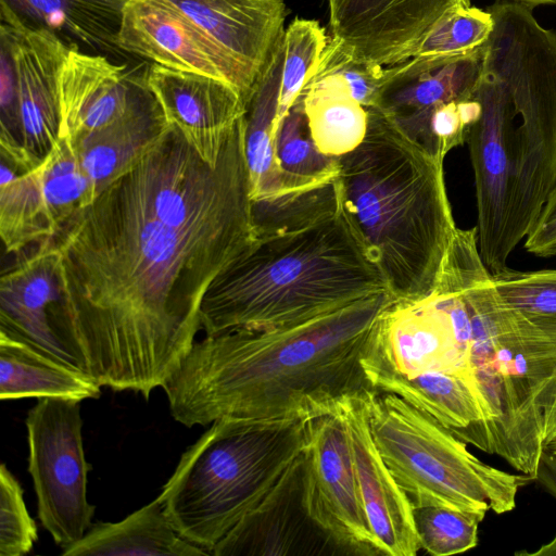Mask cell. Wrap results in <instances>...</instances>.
I'll use <instances>...</instances> for the list:
<instances>
[{"mask_svg": "<svg viewBox=\"0 0 556 556\" xmlns=\"http://www.w3.org/2000/svg\"><path fill=\"white\" fill-rule=\"evenodd\" d=\"M244 191L186 192L147 160L54 237L63 317L101 387L149 399L201 329L213 282L255 240Z\"/></svg>", "mask_w": 556, "mask_h": 556, "instance_id": "1", "label": "cell"}, {"mask_svg": "<svg viewBox=\"0 0 556 556\" xmlns=\"http://www.w3.org/2000/svg\"><path fill=\"white\" fill-rule=\"evenodd\" d=\"M395 300L386 291L295 325L206 336L162 387L172 417L190 428L336 414L349 396L375 390L364 358Z\"/></svg>", "mask_w": 556, "mask_h": 556, "instance_id": "2", "label": "cell"}, {"mask_svg": "<svg viewBox=\"0 0 556 556\" xmlns=\"http://www.w3.org/2000/svg\"><path fill=\"white\" fill-rule=\"evenodd\" d=\"M362 142L339 157L343 205L397 300H418L439 281L457 229L443 162L367 109Z\"/></svg>", "mask_w": 556, "mask_h": 556, "instance_id": "3", "label": "cell"}, {"mask_svg": "<svg viewBox=\"0 0 556 556\" xmlns=\"http://www.w3.org/2000/svg\"><path fill=\"white\" fill-rule=\"evenodd\" d=\"M386 291L383 274L343 207L305 228L256 237L210 287L201 329L212 336L286 327Z\"/></svg>", "mask_w": 556, "mask_h": 556, "instance_id": "4", "label": "cell"}, {"mask_svg": "<svg viewBox=\"0 0 556 556\" xmlns=\"http://www.w3.org/2000/svg\"><path fill=\"white\" fill-rule=\"evenodd\" d=\"M307 421L212 422L181 455L157 496L177 533L211 554L300 458Z\"/></svg>", "mask_w": 556, "mask_h": 556, "instance_id": "5", "label": "cell"}, {"mask_svg": "<svg viewBox=\"0 0 556 556\" xmlns=\"http://www.w3.org/2000/svg\"><path fill=\"white\" fill-rule=\"evenodd\" d=\"M463 300L471 321L467 374L484 413L478 448L534 479L544 452L542 396L554 369L495 288H472Z\"/></svg>", "mask_w": 556, "mask_h": 556, "instance_id": "6", "label": "cell"}, {"mask_svg": "<svg viewBox=\"0 0 556 556\" xmlns=\"http://www.w3.org/2000/svg\"><path fill=\"white\" fill-rule=\"evenodd\" d=\"M494 27L484 45L498 64L516 112V166L506 251L535 223L556 182V33L532 9L497 0L486 9Z\"/></svg>", "mask_w": 556, "mask_h": 556, "instance_id": "7", "label": "cell"}, {"mask_svg": "<svg viewBox=\"0 0 556 556\" xmlns=\"http://www.w3.org/2000/svg\"><path fill=\"white\" fill-rule=\"evenodd\" d=\"M375 444L412 505L441 504L485 516L516 507L527 475L492 467L431 416L390 392L369 393Z\"/></svg>", "mask_w": 556, "mask_h": 556, "instance_id": "8", "label": "cell"}, {"mask_svg": "<svg viewBox=\"0 0 556 556\" xmlns=\"http://www.w3.org/2000/svg\"><path fill=\"white\" fill-rule=\"evenodd\" d=\"M79 403L38 399L25 421L38 517L63 548L88 532L96 510L87 500L90 466L84 452Z\"/></svg>", "mask_w": 556, "mask_h": 556, "instance_id": "9", "label": "cell"}, {"mask_svg": "<svg viewBox=\"0 0 556 556\" xmlns=\"http://www.w3.org/2000/svg\"><path fill=\"white\" fill-rule=\"evenodd\" d=\"M471 97L481 105L466 142L475 175L478 245L483 262L495 274L507 267L509 257L506 232L515 180L516 112L507 81L484 47Z\"/></svg>", "mask_w": 556, "mask_h": 556, "instance_id": "10", "label": "cell"}, {"mask_svg": "<svg viewBox=\"0 0 556 556\" xmlns=\"http://www.w3.org/2000/svg\"><path fill=\"white\" fill-rule=\"evenodd\" d=\"M302 489L307 516L333 546L353 555H382L364 511L349 432L338 414L307 421Z\"/></svg>", "mask_w": 556, "mask_h": 556, "instance_id": "11", "label": "cell"}, {"mask_svg": "<svg viewBox=\"0 0 556 556\" xmlns=\"http://www.w3.org/2000/svg\"><path fill=\"white\" fill-rule=\"evenodd\" d=\"M60 252L54 238L38 243L0 280V331L28 342L89 375L86 356L60 309Z\"/></svg>", "mask_w": 556, "mask_h": 556, "instance_id": "12", "label": "cell"}, {"mask_svg": "<svg viewBox=\"0 0 556 556\" xmlns=\"http://www.w3.org/2000/svg\"><path fill=\"white\" fill-rule=\"evenodd\" d=\"M127 52L168 68L222 79L247 104L257 80L182 14L160 0H126L117 38Z\"/></svg>", "mask_w": 556, "mask_h": 556, "instance_id": "13", "label": "cell"}, {"mask_svg": "<svg viewBox=\"0 0 556 556\" xmlns=\"http://www.w3.org/2000/svg\"><path fill=\"white\" fill-rule=\"evenodd\" d=\"M366 372L415 377L428 371L467 374V356L453 319L434 291L395 300L378 324L364 358Z\"/></svg>", "mask_w": 556, "mask_h": 556, "instance_id": "14", "label": "cell"}, {"mask_svg": "<svg viewBox=\"0 0 556 556\" xmlns=\"http://www.w3.org/2000/svg\"><path fill=\"white\" fill-rule=\"evenodd\" d=\"M0 37L14 62L22 144L42 162L60 137L59 74L72 47L52 31L34 27L0 0Z\"/></svg>", "mask_w": 556, "mask_h": 556, "instance_id": "15", "label": "cell"}, {"mask_svg": "<svg viewBox=\"0 0 556 556\" xmlns=\"http://www.w3.org/2000/svg\"><path fill=\"white\" fill-rule=\"evenodd\" d=\"M470 0H345L330 38L356 59L391 66L413 58L435 24Z\"/></svg>", "mask_w": 556, "mask_h": 556, "instance_id": "16", "label": "cell"}, {"mask_svg": "<svg viewBox=\"0 0 556 556\" xmlns=\"http://www.w3.org/2000/svg\"><path fill=\"white\" fill-rule=\"evenodd\" d=\"M371 391L349 396L336 414L342 418L349 432L364 511L382 555L415 556L420 544L412 503L391 475L371 434Z\"/></svg>", "mask_w": 556, "mask_h": 556, "instance_id": "17", "label": "cell"}, {"mask_svg": "<svg viewBox=\"0 0 556 556\" xmlns=\"http://www.w3.org/2000/svg\"><path fill=\"white\" fill-rule=\"evenodd\" d=\"M146 80L168 124L216 166L229 132L245 113L241 93L222 79L156 63L147 68Z\"/></svg>", "mask_w": 556, "mask_h": 556, "instance_id": "18", "label": "cell"}, {"mask_svg": "<svg viewBox=\"0 0 556 556\" xmlns=\"http://www.w3.org/2000/svg\"><path fill=\"white\" fill-rule=\"evenodd\" d=\"M147 89L146 72L72 47L59 74L60 136L74 146L125 116Z\"/></svg>", "mask_w": 556, "mask_h": 556, "instance_id": "19", "label": "cell"}, {"mask_svg": "<svg viewBox=\"0 0 556 556\" xmlns=\"http://www.w3.org/2000/svg\"><path fill=\"white\" fill-rule=\"evenodd\" d=\"M191 22L257 81L282 43L283 0H160Z\"/></svg>", "mask_w": 556, "mask_h": 556, "instance_id": "20", "label": "cell"}, {"mask_svg": "<svg viewBox=\"0 0 556 556\" xmlns=\"http://www.w3.org/2000/svg\"><path fill=\"white\" fill-rule=\"evenodd\" d=\"M483 47L452 59L412 58L394 64V74L382 90L379 110L407 138L437 108L471 98L477 86Z\"/></svg>", "mask_w": 556, "mask_h": 556, "instance_id": "21", "label": "cell"}, {"mask_svg": "<svg viewBox=\"0 0 556 556\" xmlns=\"http://www.w3.org/2000/svg\"><path fill=\"white\" fill-rule=\"evenodd\" d=\"M169 124L148 88L131 110L73 147L97 198L129 173L157 143Z\"/></svg>", "mask_w": 556, "mask_h": 556, "instance_id": "22", "label": "cell"}, {"mask_svg": "<svg viewBox=\"0 0 556 556\" xmlns=\"http://www.w3.org/2000/svg\"><path fill=\"white\" fill-rule=\"evenodd\" d=\"M302 465L303 453L271 493L226 534L211 554L287 555L303 546L300 539H304V531L317 527L303 505Z\"/></svg>", "mask_w": 556, "mask_h": 556, "instance_id": "23", "label": "cell"}, {"mask_svg": "<svg viewBox=\"0 0 556 556\" xmlns=\"http://www.w3.org/2000/svg\"><path fill=\"white\" fill-rule=\"evenodd\" d=\"M367 375L375 390L396 394L466 444L478 447L484 413L467 375L450 371H428L415 377L384 371Z\"/></svg>", "mask_w": 556, "mask_h": 556, "instance_id": "24", "label": "cell"}, {"mask_svg": "<svg viewBox=\"0 0 556 556\" xmlns=\"http://www.w3.org/2000/svg\"><path fill=\"white\" fill-rule=\"evenodd\" d=\"M101 386L90 376L35 345L0 331V400L98 399Z\"/></svg>", "mask_w": 556, "mask_h": 556, "instance_id": "25", "label": "cell"}, {"mask_svg": "<svg viewBox=\"0 0 556 556\" xmlns=\"http://www.w3.org/2000/svg\"><path fill=\"white\" fill-rule=\"evenodd\" d=\"M208 553L180 536L168 521L161 501L151 503L117 522H100L75 543L65 556H199Z\"/></svg>", "mask_w": 556, "mask_h": 556, "instance_id": "26", "label": "cell"}, {"mask_svg": "<svg viewBox=\"0 0 556 556\" xmlns=\"http://www.w3.org/2000/svg\"><path fill=\"white\" fill-rule=\"evenodd\" d=\"M26 24L46 28L70 47L110 53L117 38L126 0H2Z\"/></svg>", "mask_w": 556, "mask_h": 556, "instance_id": "27", "label": "cell"}, {"mask_svg": "<svg viewBox=\"0 0 556 556\" xmlns=\"http://www.w3.org/2000/svg\"><path fill=\"white\" fill-rule=\"evenodd\" d=\"M282 43L245 104L244 151L252 201L283 192L276 159Z\"/></svg>", "mask_w": 556, "mask_h": 556, "instance_id": "28", "label": "cell"}, {"mask_svg": "<svg viewBox=\"0 0 556 556\" xmlns=\"http://www.w3.org/2000/svg\"><path fill=\"white\" fill-rule=\"evenodd\" d=\"M300 98L312 138L323 153L340 157L362 142L368 111L337 77L314 75Z\"/></svg>", "mask_w": 556, "mask_h": 556, "instance_id": "29", "label": "cell"}, {"mask_svg": "<svg viewBox=\"0 0 556 556\" xmlns=\"http://www.w3.org/2000/svg\"><path fill=\"white\" fill-rule=\"evenodd\" d=\"M0 236L7 253H16L31 243L54 238L38 166L26 169L1 156Z\"/></svg>", "mask_w": 556, "mask_h": 556, "instance_id": "30", "label": "cell"}, {"mask_svg": "<svg viewBox=\"0 0 556 556\" xmlns=\"http://www.w3.org/2000/svg\"><path fill=\"white\" fill-rule=\"evenodd\" d=\"M276 159L283 192L308 188L339 175V157L323 153L312 138L300 97L278 123Z\"/></svg>", "mask_w": 556, "mask_h": 556, "instance_id": "31", "label": "cell"}, {"mask_svg": "<svg viewBox=\"0 0 556 556\" xmlns=\"http://www.w3.org/2000/svg\"><path fill=\"white\" fill-rule=\"evenodd\" d=\"M339 175L321 184L252 201L256 237L298 230L343 210Z\"/></svg>", "mask_w": 556, "mask_h": 556, "instance_id": "32", "label": "cell"}, {"mask_svg": "<svg viewBox=\"0 0 556 556\" xmlns=\"http://www.w3.org/2000/svg\"><path fill=\"white\" fill-rule=\"evenodd\" d=\"M38 175L47 213L56 236L76 212L96 200L92 184L65 136L59 137L38 165Z\"/></svg>", "mask_w": 556, "mask_h": 556, "instance_id": "33", "label": "cell"}, {"mask_svg": "<svg viewBox=\"0 0 556 556\" xmlns=\"http://www.w3.org/2000/svg\"><path fill=\"white\" fill-rule=\"evenodd\" d=\"M329 36L318 21L295 17L282 38V67L278 123L298 100L313 77Z\"/></svg>", "mask_w": 556, "mask_h": 556, "instance_id": "34", "label": "cell"}, {"mask_svg": "<svg viewBox=\"0 0 556 556\" xmlns=\"http://www.w3.org/2000/svg\"><path fill=\"white\" fill-rule=\"evenodd\" d=\"M420 548L433 556L467 552L478 544L484 516L441 504L412 505Z\"/></svg>", "mask_w": 556, "mask_h": 556, "instance_id": "35", "label": "cell"}, {"mask_svg": "<svg viewBox=\"0 0 556 556\" xmlns=\"http://www.w3.org/2000/svg\"><path fill=\"white\" fill-rule=\"evenodd\" d=\"M494 27L492 14L472 5L447 12L422 39L413 58L452 59L480 50Z\"/></svg>", "mask_w": 556, "mask_h": 556, "instance_id": "36", "label": "cell"}, {"mask_svg": "<svg viewBox=\"0 0 556 556\" xmlns=\"http://www.w3.org/2000/svg\"><path fill=\"white\" fill-rule=\"evenodd\" d=\"M492 275L508 309L528 318L556 319V269L517 271L506 267Z\"/></svg>", "mask_w": 556, "mask_h": 556, "instance_id": "37", "label": "cell"}, {"mask_svg": "<svg viewBox=\"0 0 556 556\" xmlns=\"http://www.w3.org/2000/svg\"><path fill=\"white\" fill-rule=\"evenodd\" d=\"M394 71V65L384 68V66L354 58L329 37L314 75L337 77L355 100L366 109H370L377 105Z\"/></svg>", "mask_w": 556, "mask_h": 556, "instance_id": "38", "label": "cell"}, {"mask_svg": "<svg viewBox=\"0 0 556 556\" xmlns=\"http://www.w3.org/2000/svg\"><path fill=\"white\" fill-rule=\"evenodd\" d=\"M38 539L35 520L23 497V489L5 464L0 467V556H22Z\"/></svg>", "mask_w": 556, "mask_h": 556, "instance_id": "39", "label": "cell"}, {"mask_svg": "<svg viewBox=\"0 0 556 556\" xmlns=\"http://www.w3.org/2000/svg\"><path fill=\"white\" fill-rule=\"evenodd\" d=\"M0 140L22 144L16 76L10 47L0 38Z\"/></svg>", "mask_w": 556, "mask_h": 556, "instance_id": "40", "label": "cell"}, {"mask_svg": "<svg viewBox=\"0 0 556 556\" xmlns=\"http://www.w3.org/2000/svg\"><path fill=\"white\" fill-rule=\"evenodd\" d=\"M525 248L539 257L556 256V182L525 238Z\"/></svg>", "mask_w": 556, "mask_h": 556, "instance_id": "41", "label": "cell"}, {"mask_svg": "<svg viewBox=\"0 0 556 556\" xmlns=\"http://www.w3.org/2000/svg\"><path fill=\"white\" fill-rule=\"evenodd\" d=\"M513 312V311H511ZM515 313V312H514ZM521 325L535 338L556 372V319L528 318L515 313Z\"/></svg>", "mask_w": 556, "mask_h": 556, "instance_id": "42", "label": "cell"}, {"mask_svg": "<svg viewBox=\"0 0 556 556\" xmlns=\"http://www.w3.org/2000/svg\"><path fill=\"white\" fill-rule=\"evenodd\" d=\"M543 448L556 451V372L548 379L543 396Z\"/></svg>", "mask_w": 556, "mask_h": 556, "instance_id": "43", "label": "cell"}, {"mask_svg": "<svg viewBox=\"0 0 556 556\" xmlns=\"http://www.w3.org/2000/svg\"><path fill=\"white\" fill-rule=\"evenodd\" d=\"M534 481L556 498V455L553 452L542 453Z\"/></svg>", "mask_w": 556, "mask_h": 556, "instance_id": "44", "label": "cell"}, {"mask_svg": "<svg viewBox=\"0 0 556 556\" xmlns=\"http://www.w3.org/2000/svg\"><path fill=\"white\" fill-rule=\"evenodd\" d=\"M517 554H527V555H540V556H549V555H556V535L555 538L547 544L541 546L538 551L535 552H532V553H526V552H519V553H516Z\"/></svg>", "mask_w": 556, "mask_h": 556, "instance_id": "45", "label": "cell"}, {"mask_svg": "<svg viewBox=\"0 0 556 556\" xmlns=\"http://www.w3.org/2000/svg\"><path fill=\"white\" fill-rule=\"evenodd\" d=\"M329 9V22L333 21L338 15L345 0H326Z\"/></svg>", "mask_w": 556, "mask_h": 556, "instance_id": "46", "label": "cell"}, {"mask_svg": "<svg viewBox=\"0 0 556 556\" xmlns=\"http://www.w3.org/2000/svg\"><path fill=\"white\" fill-rule=\"evenodd\" d=\"M519 4H523L530 9L541 4H556V0H508Z\"/></svg>", "mask_w": 556, "mask_h": 556, "instance_id": "47", "label": "cell"}, {"mask_svg": "<svg viewBox=\"0 0 556 556\" xmlns=\"http://www.w3.org/2000/svg\"><path fill=\"white\" fill-rule=\"evenodd\" d=\"M556 455V451H552Z\"/></svg>", "mask_w": 556, "mask_h": 556, "instance_id": "48", "label": "cell"}]
</instances>
